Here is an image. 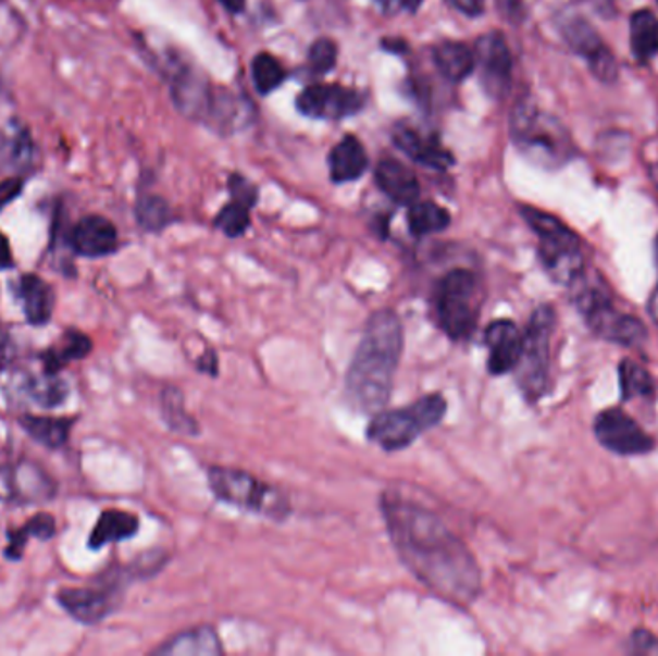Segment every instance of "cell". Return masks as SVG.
Segmentation results:
<instances>
[{
  "label": "cell",
  "instance_id": "obj_1",
  "mask_svg": "<svg viewBox=\"0 0 658 656\" xmlns=\"http://www.w3.org/2000/svg\"><path fill=\"white\" fill-rule=\"evenodd\" d=\"M385 528L400 562L434 597L467 610L482 595V568L472 550L430 508L392 491L380 497Z\"/></svg>",
  "mask_w": 658,
  "mask_h": 656
},
{
  "label": "cell",
  "instance_id": "obj_2",
  "mask_svg": "<svg viewBox=\"0 0 658 656\" xmlns=\"http://www.w3.org/2000/svg\"><path fill=\"white\" fill-rule=\"evenodd\" d=\"M405 349V327L395 310L384 308L368 318L364 333L345 374V395L362 414L384 410Z\"/></svg>",
  "mask_w": 658,
  "mask_h": 656
},
{
  "label": "cell",
  "instance_id": "obj_3",
  "mask_svg": "<svg viewBox=\"0 0 658 656\" xmlns=\"http://www.w3.org/2000/svg\"><path fill=\"white\" fill-rule=\"evenodd\" d=\"M567 289L593 335L625 349H640L645 345L647 327L640 318L625 314L617 307L609 285L600 275L587 274L585 270Z\"/></svg>",
  "mask_w": 658,
  "mask_h": 656
},
{
  "label": "cell",
  "instance_id": "obj_4",
  "mask_svg": "<svg viewBox=\"0 0 658 656\" xmlns=\"http://www.w3.org/2000/svg\"><path fill=\"white\" fill-rule=\"evenodd\" d=\"M510 134L525 159L543 170H559L574 159V141L564 124L530 100L518 102L510 117Z\"/></svg>",
  "mask_w": 658,
  "mask_h": 656
},
{
  "label": "cell",
  "instance_id": "obj_5",
  "mask_svg": "<svg viewBox=\"0 0 658 656\" xmlns=\"http://www.w3.org/2000/svg\"><path fill=\"white\" fill-rule=\"evenodd\" d=\"M432 302L439 330L450 341H468L474 335L484 305L482 282L472 270L455 268L435 283Z\"/></svg>",
  "mask_w": 658,
  "mask_h": 656
},
{
  "label": "cell",
  "instance_id": "obj_6",
  "mask_svg": "<svg viewBox=\"0 0 658 656\" xmlns=\"http://www.w3.org/2000/svg\"><path fill=\"white\" fill-rule=\"evenodd\" d=\"M449 410L442 393L425 395L409 407L380 410L368 424V440L385 453L409 449L425 432L442 424Z\"/></svg>",
  "mask_w": 658,
  "mask_h": 656
},
{
  "label": "cell",
  "instance_id": "obj_7",
  "mask_svg": "<svg viewBox=\"0 0 658 656\" xmlns=\"http://www.w3.org/2000/svg\"><path fill=\"white\" fill-rule=\"evenodd\" d=\"M520 214L537 235V252L550 280L564 287L585 272L584 245L574 230L539 208L520 207Z\"/></svg>",
  "mask_w": 658,
  "mask_h": 656
},
{
  "label": "cell",
  "instance_id": "obj_8",
  "mask_svg": "<svg viewBox=\"0 0 658 656\" xmlns=\"http://www.w3.org/2000/svg\"><path fill=\"white\" fill-rule=\"evenodd\" d=\"M207 480L212 495L232 507L284 522L291 515V503L284 491L262 482L257 475L227 466H210Z\"/></svg>",
  "mask_w": 658,
  "mask_h": 656
},
{
  "label": "cell",
  "instance_id": "obj_9",
  "mask_svg": "<svg viewBox=\"0 0 658 656\" xmlns=\"http://www.w3.org/2000/svg\"><path fill=\"white\" fill-rule=\"evenodd\" d=\"M557 327V312L550 305H539L525 325L522 352L514 368L518 389L530 405H535L550 389V349Z\"/></svg>",
  "mask_w": 658,
  "mask_h": 656
},
{
  "label": "cell",
  "instance_id": "obj_10",
  "mask_svg": "<svg viewBox=\"0 0 658 656\" xmlns=\"http://www.w3.org/2000/svg\"><path fill=\"white\" fill-rule=\"evenodd\" d=\"M134 573L129 568H110L97 585L89 587H62L57 593L60 607L64 608L67 616H72L77 622L85 626H95L107 620L110 615L116 612L127 583L134 582Z\"/></svg>",
  "mask_w": 658,
  "mask_h": 656
},
{
  "label": "cell",
  "instance_id": "obj_11",
  "mask_svg": "<svg viewBox=\"0 0 658 656\" xmlns=\"http://www.w3.org/2000/svg\"><path fill=\"white\" fill-rule=\"evenodd\" d=\"M54 478L34 460L17 458L0 465V503L14 507L45 505L57 497Z\"/></svg>",
  "mask_w": 658,
  "mask_h": 656
},
{
  "label": "cell",
  "instance_id": "obj_12",
  "mask_svg": "<svg viewBox=\"0 0 658 656\" xmlns=\"http://www.w3.org/2000/svg\"><path fill=\"white\" fill-rule=\"evenodd\" d=\"M593 433L600 447L618 457H645L657 447L649 433L618 407L607 408L595 416Z\"/></svg>",
  "mask_w": 658,
  "mask_h": 656
},
{
  "label": "cell",
  "instance_id": "obj_13",
  "mask_svg": "<svg viewBox=\"0 0 658 656\" xmlns=\"http://www.w3.org/2000/svg\"><path fill=\"white\" fill-rule=\"evenodd\" d=\"M560 34L570 49L575 50L580 57L589 62L593 74L600 82L617 79V60L612 57L609 47L600 39L597 29L587 20L580 16H570L562 20Z\"/></svg>",
  "mask_w": 658,
  "mask_h": 656
},
{
  "label": "cell",
  "instance_id": "obj_14",
  "mask_svg": "<svg viewBox=\"0 0 658 656\" xmlns=\"http://www.w3.org/2000/svg\"><path fill=\"white\" fill-rule=\"evenodd\" d=\"M364 104L359 91L343 85H312L300 92L297 109L300 114L318 120H342L357 114Z\"/></svg>",
  "mask_w": 658,
  "mask_h": 656
},
{
  "label": "cell",
  "instance_id": "obj_15",
  "mask_svg": "<svg viewBox=\"0 0 658 656\" xmlns=\"http://www.w3.org/2000/svg\"><path fill=\"white\" fill-rule=\"evenodd\" d=\"M475 66L485 91L492 97H502L509 91L512 79V54L509 45L499 32H489L480 37L474 49Z\"/></svg>",
  "mask_w": 658,
  "mask_h": 656
},
{
  "label": "cell",
  "instance_id": "obj_16",
  "mask_svg": "<svg viewBox=\"0 0 658 656\" xmlns=\"http://www.w3.org/2000/svg\"><path fill=\"white\" fill-rule=\"evenodd\" d=\"M67 247L77 257L102 258L117 250L116 225L104 216H85L66 233Z\"/></svg>",
  "mask_w": 658,
  "mask_h": 656
},
{
  "label": "cell",
  "instance_id": "obj_17",
  "mask_svg": "<svg viewBox=\"0 0 658 656\" xmlns=\"http://www.w3.org/2000/svg\"><path fill=\"white\" fill-rule=\"evenodd\" d=\"M522 341L524 333L520 332V327L512 320H495L485 327L484 343L489 349V374L505 375L514 372L522 352Z\"/></svg>",
  "mask_w": 658,
  "mask_h": 656
},
{
  "label": "cell",
  "instance_id": "obj_18",
  "mask_svg": "<svg viewBox=\"0 0 658 656\" xmlns=\"http://www.w3.org/2000/svg\"><path fill=\"white\" fill-rule=\"evenodd\" d=\"M14 293L22 305L27 324H49L57 305V295L49 282H45L41 275L24 274L14 285Z\"/></svg>",
  "mask_w": 658,
  "mask_h": 656
},
{
  "label": "cell",
  "instance_id": "obj_19",
  "mask_svg": "<svg viewBox=\"0 0 658 656\" xmlns=\"http://www.w3.org/2000/svg\"><path fill=\"white\" fill-rule=\"evenodd\" d=\"M12 387L17 397L29 400L32 405L39 408H59L64 405L70 395L67 383L60 374H17L12 380Z\"/></svg>",
  "mask_w": 658,
  "mask_h": 656
},
{
  "label": "cell",
  "instance_id": "obj_20",
  "mask_svg": "<svg viewBox=\"0 0 658 656\" xmlns=\"http://www.w3.org/2000/svg\"><path fill=\"white\" fill-rule=\"evenodd\" d=\"M224 645L212 626H197L152 648V655L159 656H220L224 655Z\"/></svg>",
  "mask_w": 658,
  "mask_h": 656
},
{
  "label": "cell",
  "instance_id": "obj_21",
  "mask_svg": "<svg viewBox=\"0 0 658 656\" xmlns=\"http://www.w3.org/2000/svg\"><path fill=\"white\" fill-rule=\"evenodd\" d=\"M393 141L407 157L417 160L422 166L443 172L455 162L449 150L443 149L439 143L427 139L410 125H397L393 132Z\"/></svg>",
  "mask_w": 658,
  "mask_h": 656
},
{
  "label": "cell",
  "instance_id": "obj_22",
  "mask_svg": "<svg viewBox=\"0 0 658 656\" xmlns=\"http://www.w3.org/2000/svg\"><path fill=\"white\" fill-rule=\"evenodd\" d=\"M375 182L380 189L400 207H410L420 197L417 175L399 160H382L375 168Z\"/></svg>",
  "mask_w": 658,
  "mask_h": 656
},
{
  "label": "cell",
  "instance_id": "obj_23",
  "mask_svg": "<svg viewBox=\"0 0 658 656\" xmlns=\"http://www.w3.org/2000/svg\"><path fill=\"white\" fill-rule=\"evenodd\" d=\"M139 518L134 512H125L120 508H109L100 512L99 520L92 525L87 545L92 550H100L110 543L132 540L139 532Z\"/></svg>",
  "mask_w": 658,
  "mask_h": 656
},
{
  "label": "cell",
  "instance_id": "obj_24",
  "mask_svg": "<svg viewBox=\"0 0 658 656\" xmlns=\"http://www.w3.org/2000/svg\"><path fill=\"white\" fill-rule=\"evenodd\" d=\"M0 160L12 175L25 177L34 170L35 145L27 127L20 124L9 125V129L0 137Z\"/></svg>",
  "mask_w": 658,
  "mask_h": 656
},
{
  "label": "cell",
  "instance_id": "obj_25",
  "mask_svg": "<svg viewBox=\"0 0 658 656\" xmlns=\"http://www.w3.org/2000/svg\"><path fill=\"white\" fill-rule=\"evenodd\" d=\"M74 422V418H66V416L29 414V412L17 418L20 428L47 449L64 447L70 440Z\"/></svg>",
  "mask_w": 658,
  "mask_h": 656
},
{
  "label": "cell",
  "instance_id": "obj_26",
  "mask_svg": "<svg viewBox=\"0 0 658 656\" xmlns=\"http://www.w3.org/2000/svg\"><path fill=\"white\" fill-rule=\"evenodd\" d=\"M367 168V149L355 135L343 137L330 152V174L335 183L355 182Z\"/></svg>",
  "mask_w": 658,
  "mask_h": 656
},
{
  "label": "cell",
  "instance_id": "obj_27",
  "mask_svg": "<svg viewBox=\"0 0 658 656\" xmlns=\"http://www.w3.org/2000/svg\"><path fill=\"white\" fill-rule=\"evenodd\" d=\"M92 350L91 337L77 330H67L64 337L41 355L42 372L60 374L67 364L84 360Z\"/></svg>",
  "mask_w": 658,
  "mask_h": 656
},
{
  "label": "cell",
  "instance_id": "obj_28",
  "mask_svg": "<svg viewBox=\"0 0 658 656\" xmlns=\"http://www.w3.org/2000/svg\"><path fill=\"white\" fill-rule=\"evenodd\" d=\"M435 66L450 82H464L475 70L474 50L464 42L443 41L434 49Z\"/></svg>",
  "mask_w": 658,
  "mask_h": 656
},
{
  "label": "cell",
  "instance_id": "obj_29",
  "mask_svg": "<svg viewBox=\"0 0 658 656\" xmlns=\"http://www.w3.org/2000/svg\"><path fill=\"white\" fill-rule=\"evenodd\" d=\"M160 414L170 432L185 437H195L200 433L199 422L185 410L184 393L174 385H167L160 393Z\"/></svg>",
  "mask_w": 658,
  "mask_h": 656
},
{
  "label": "cell",
  "instance_id": "obj_30",
  "mask_svg": "<svg viewBox=\"0 0 658 656\" xmlns=\"http://www.w3.org/2000/svg\"><path fill=\"white\" fill-rule=\"evenodd\" d=\"M57 535V520L54 516L41 512L29 518L22 528H16L9 533V545L4 550V557L9 560H20L24 557L27 541L52 540Z\"/></svg>",
  "mask_w": 658,
  "mask_h": 656
},
{
  "label": "cell",
  "instance_id": "obj_31",
  "mask_svg": "<svg viewBox=\"0 0 658 656\" xmlns=\"http://www.w3.org/2000/svg\"><path fill=\"white\" fill-rule=\"evenodd\" d=\"M630 41L635 59L647 62L658 54V17L650 10H640L630 20Z\"/></svg>",
  "mask_w": 658,
  "mask_h": 656
},
{
  "label": "cell",
  "instance_id": "obj_32",
  "mask_svg": "<svg viewBox=\"0 0 658 656\" xmlns=\"http://www.w3.org/2000/svg\"><path fill=\"white\" fill-rule=\"evenodd\" d=\"M620 377V393L622 400L655 399L657 395V383L649 374L647 368L637 364L635 360L624 358L618 368Z\"/></svg>",
  "mask_w": 658,
  "mask_h": 656
},
{
  "label": "cell",
  "instance_id": "obj_33",
  "mask_svg": "<svg viewBox=\"0 0 658 656\" xmlns=\"http://www.w3.org/2000/svg\"><path fill=\"white\" fill-rule=\"evenodd\" d=\"M450 225V214L445 208L432 200L410 205L409 230L414 237H425L434 233L445 232Z\"/></svg>",
  "mask_w": 658,
  "mask_h": 656
},
{
  "label": "cell",
  "instance_id": "obj_34",
  "mask_svg": "<svg viewBox=\"0 0 658 656\" xmlns=\"http://www.w3.org/2000/svg\"><path fill=\"white\" fill-rule=\"evenodd\" d=\"M135 218H137V224L141 225L145 232L150 233L162 232L174 222L172 208H170L166 200L157 197V195H145V197L137 200Z\"/></svg>",
  "mask_w": 658,
  "mask_h": 656
},
{
  "label": "cell",
  "instance_id": "obj_35",
  "mask_svg": "<svg viewBox=\"0 0 658 656\" xmlns=\"http://www.w3.org/2000/svg\"><path fill=\"white\" fill-rule=\"evenodd\" d=\"M252 79L262 95L275 91L285 82V70L282 64L268 52H260L252 60Z\"/></svg>",
  "mask_w": 658,
  "mask_h": 656
},
{
  "label": "cell",
  "instance_id": "obj_36",
  "mask_svg": "<svg viewBox=\"0 0 658 656\" xmlns=\"http://www.w3.org/2000/svg\"><path fill=\"white\" fill-rule=\"evenodd\" d=\"M218 230L227 235V237H241L243 233L249 230L250 225V208L245 207L237 200H232L229 205H225L216 216Z\"/></svg>",
  "mask_w": 658,
  "mask_h": 656
},
{
  "label": "cell",
  "instance_id": "obj_37",
  "mask_svg": "<svg viewBox=\"0 0 658 656\" xmlns=\"http://www.w3.org/2000/svg\"><path fill=\"white\" fill-rule=\"evenodd\" d=\"M337 62V45L332 39H318L309 50V64L316 74H327Z\"/></svg>",
  "mask_w": 658,
  "mask_h": 656
},
{
  "label": "cell",
  "instance_id": "obj_38",
  "mask_svg": "<svg viewBox=\"0 0 658 656\" xmlns=\"http://www.w3.org/2000/svg\"><path fill=\"white\" fill-rule=\"evenodd\" d=\"M166 553L157 548V550H149V553L139 555L134 562L127 565V568H129V572L134 573L135 580H145V578L157 575L166 566Z\"/></svg>",
  "mask_w": 658,
  "mask_h": 656
},
{
  "label": "cell",
  "instance_id": "obj_39",
  "mask_svg": "<svg viewBox=\"0 0 658 656\" xmlns=\"http://www.w3.org/2000/svg\"><path fill=\"white\" fill-rule=\"evenodd\" d=\"M628 653L630 655H658L657 635L645 628H637L628 640Z\"/></svg>",
  "mask_w": 658,
  "mask_h": 656
},
{
  "label": "cell",
  "instance_id": "obj_40",
  "mask_svg": "<svg viewBox=\"0 0 658 656\" xmlns=\"http://www.w3.org/2000/svg\"><path fill=\"white\" fill-rule=\"evenodd\" d=\"M229 191H232L234 200L241 202L245 207L252 208L257 205V200H259V189L247 177H243L239 174H234L229 177Z\"/></svg>",
  "mask_w": 658,
  "mask_h": 656
},
{
  "label": "cell",
  "instance_id": "obj_41",
  "mask_svg": "<svg viewBox=\"0 0 658 656\" xmlns=\"http://www.w3.org/2000/svg\"><path fill=\"white\" fill-rule=\"evenodd\" d=\"M25 177L22 175H10L0 182V210L12 205L24 191Z\"/></svg>",
  "mask_w": 658,
  "mask_h": 656
},
{
  "label": "cell",
  "instance_id": "obj_42",
  "mask_svg": "<svg viewBox=\"0 0 658 656\" xmlns=\"http://www.w3.org/2000/svg\"><path fill=\"white\" fill-rule=\"evenodd\" d=\"M14 357H16L14 339L10 337V333L4 327H0V372L9 370L10 364L14 362Z\"/></svg>",
  "mask_w": 658,
  "mask_h": 656
},
{
  "label": "cell",
  "instance_id": "obj_43",
  "mask_svg": "<svg viewBox=\"0 0 658 656\" xmlns=\"http://www.w3.org/2000/svg\"><path fill=\"white\" fill-rule=\"evenodd\" d=\"M197 370L200 374L210 375V377H216L220 374V360H218L216 350L207 349L199 358H197Z\"/></svg>",
  "mask_w": 658,
  "mask_h": 656
},
{
  "label": "cell",
  "instance_id": "obj_44",
  "mask_svg": "<svg viewBox=\"0 0 658 656\" xmlns=\"http://www.w3.org/2000/svg\"><path fill=\"white\" fill-rule=\"evenodd\" d=\"M497 7L510 22H520L524 20V4L522 0H497Z\"/></svg>",
  "mask_w": 658,
  "mask_h": 656
},
{
  "label": "cell",
  "instance_id": "obj_45",
  "mask_svg": "<svg viewBox=\"0 0 658 656\" xmlns=\"http://www.w3.org/2000/svg\"><path fill=\"white\" fill-rule=\"evenodd\" d=\"M455 9L467 16H480L485 9V0H449Z\"/></svg>",
  "mask_w": 658,
  "mask_h": 656
},
{
  "label": "cell",
  "instance_id": "obj_46",
  "mask_svg": "<svg viewBox=\"0 0 658 656\" xmlns=\"http://www.w3.org/2000/svg\"><path fill=\"white\" fill-rule=\"evenodd\" d=\"M14 268V255L10 249L9 237L0 232V270H10Z\"/></svg>",
  "mask_w": 658,
  "mask_h": 656
},
{
  "label": "cell",
  "instance_id": "obj_47",
  "mask_svg": "<svg viewBox=\"0 0 658 656\" xmlns=\"http://www.w3.org/2000/svg\"><path fill=\"white\" fill-rule=\"evenodd\" d=\"M218 2L232 14H239L245 9V0H218Z\"/></svg>",
  "mask_w": 658,
  "mask_h": 656
},
{
  "label": "cell",
  "instance_id": "obj_48",
  "mask_svg": "<svg viewBox=\"0 0 658 656\" xmlns=\"http://www.w3.org/2000/svg\"><path fill=\"white\" fill-rule=\"evenodd\" d=\"M649 317L658 327V283L655 287V292L650 293L649 297Z\"/></svg>",
  "mask_w": 658,
  "mask_h": 656
},
{
  "label": "cell",
  "instance_id": "obj_49",
  "mask_svg": "<svg viewBox=\"0 0 658 656\" xmlns=\"http://www.w3.org/2000/svg\"><path fill=\"white\" fill-rule=\"evenodd\" d=\"M380 4V9L384 10L385 14H395L400 10V0H375Z\"/></svg>",
  "mask_w": 658,
  "mask_h": 656
},
{
  "label": "cell",
  "instance_id": "obj_50",
  "mask_svg": "<svg viewBox=\"0 0 658 656\" xmlns=\"http://www.w3.org/2000/svg\"><path fill=\"white\" fill-rule=\"evenodd\" d=\"M384 47L387 50H393V52H405L407 50V42L397 41V39H387V41H384Z\"/></svg>",
  "mask_w": 658,
  "mask_h": 656
},
{
  "label": "cell",
  "instance_id": "obj_51",
  "mask_svg": "<svg viewBox=\"0 0 658 656\" xmlns=\"http://www.w3.org/2000/svg\"><path fill=\"white\" fill-rule=\"evenodd\" d=\"M422 2L424 0H400V9L409 10V12H417L420 7H422Z\"/></svg>",
  "mask_w": 658,
  "mask_h": 656
},
{
  "label": "cell",
  "instance_id": "obj_52",
  "mask_svg": "<svg viewBox=\"0 0 658 656\" xmlns=\"http://www.w3.org/2000/svg\"><path fill=\"white\" fill-rule=\"evenodd\" d=\"M655 257H657V267H658V233H657V242H655Z\"/></svg>",
  "mask_w": 658,
  "mask_h": 656
}]
</instances>
